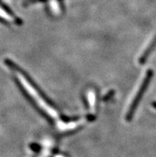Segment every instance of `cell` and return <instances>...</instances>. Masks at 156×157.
Here are the masks:
<instances>
[{
  "instance_id": "6da1fadb",
  "label": "cell",
  "mask_w": 156,
  "mask_h": 157,
  "mask_svg": "<svg viewBox=\"0 0 156 157\" xmlns=\"http://www.w3.org/2000/svg\"><path fill=\"white\" fill-rule=\"evenodd\" d=\"M5 63L15 73L17 80L22 86L25 92L28 94L30 99L34 101V105L50 119H57L58 116L57 110L48 101V100L44 97L38 88L34 86L31 80L28 78V76H26V74L17 65L10 60L6 59Z\"/></svg>"
},
{
  "instance_id": "7a4b0ae2",
  "label": "cell",
  "mask_w": 156,
  "mask_h": 157,
  "mask_svg": "<svg viewBox=\"0 0 156 157\" xmlns=\"http://www.w3.org/2000/svg\"><path fill=\"white\" fill-rule=\"evenodd\" d=\"M153 77V71L151 70H149L146 71V74H145V77L143 80L142 83H141L140 86L139 88V90H137L136 94L133 98L132 101L131 103L130 106H129V109L127 112L126 115V119L127 121H131V118H132L133 115H134L135 111L136 110L137 107H138L139 104L140 102L141 98H143V96L144 94V93L146 92V89L148 87L149 84H150V81H151V78Z\"/></svg>"
},
{
  "instance_id": "3957f363",
  "label": "cell",
  "mask_w": 156,
  "mask_h": 157,
  "mask_svg": "<svg viewBox=\"0 0 156 157\" xmlns=\"http://www.w3.org/2000/svg\"><path fill=\"white\" fill-rule=\"evenodd\" d=\"M155 47H156V34L155 36H154V38L150 40V42H149L147 46L145 48L144 51L143 52V54H141L140 58H139V62L140 64L145 63L146 59L148 58L150 54L152 53L153 50H154V49Z\"/></svg>"
},
{
  "instance_id": "277c9868",
  "label": "cell",
  "mask_w": 156,
  "mask_h": 157,
  "mask_svg": "<svg viewBox=\"0 0 156 157\" xmlns=\"http://www.w3.org/2000/svg\"><path fill=\"white\" fill-rule=\"evenodd\" d=\"M154 107H155V108H156V103H155V104H154Z\"/></svg>"
}]
</instances>
